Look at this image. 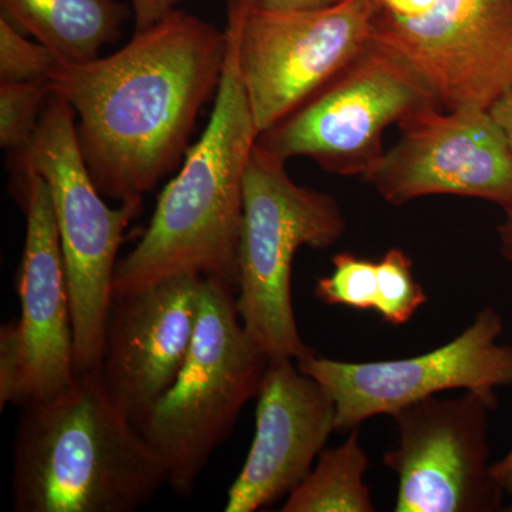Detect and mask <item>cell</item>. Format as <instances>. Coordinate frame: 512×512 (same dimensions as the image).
<instances>
[{
  "label": "cell",
  "mask_w": 512,
  "mask_h": 512,
  "mask_svg": "<svg viewBox=\"0 0 512 512\" xmlns=\"http://www.w3.org/2000/svg\"><path fill=\"white\" fill-rule=\"evenodd\" d=\"M29 403V372L19 320L0 326V409Z\"/></svg>",
  "instance_id": "obj_22"
},
{
  "label": "cell",
  "mask_w": 512,
  "mask_h": 512,
  "mask_svg": "<svg viewBox=\"0 0 512 512\" xmlns=\"http://www.w3.org/2000/svg\"><path fill=\"white\" fill-rule=\"evenodd\" d=\"M491 471L497 483L503 488L504 494L512 498V448L500 461L493 463Z\"/></svg>",
  "instance_id": "obj_27"
},
{
  "label": "cell",
  "mask_w": 512,
  "mask_h": 512,
  "mask_svg": "<svg viewBox=\"0 0 512 512\" xmlns=\"http://www.w3.org/2000/svg\"><path fill=\"white\" fill-rule=\"evenodd\" d=\"M202 279L178 275L113 296L99 372L111 399L136 426L183 369L197 326Z\"/></svg>",
  "instance_id": "obj_13"
},
{
  "label": "cell",
  "mask_w": 512,
  "mask_h": 512,
  "mask_svg": "<svg viewBox=\"0 0 512 512\" xmlns=\"http://www.w3.org/2000/svg\"><path fill=\"white\" fill-rule=\"evenodd\" d=\"M52 93L50 79L0 83V146L3 150L18 154L28 147Z\"/></svg>",
  "instance_id": "obj_18"
},
{
  "label": "cell",
  "mask_w": 512,
  "mask_h": 512,
  "mask_svg": "<svg viewBox=\"0 0 512 512\" xmlns=\"http://www.w3.org/2000/svg\"><path fill=\"white\" fill-rule=\"evenodd\" d=\"M23 174L40 175L52 195L69 288L77 375L100 367L113 279L126 229L141 202L111 208L84 161L76 116L60 94L47 100L35 136L16 154Z\"/></svg>",
  "instance_id": "obj_5"
},
{
  "label": "cell",
  "mask_w": 512,
  "mask_h": 512,
  "mask_svg": "<svg viewBox=\"0 0 512 512\" xmlns=\"http://www.w3.org/2000/svg\"><path fill=\"white\" fill-rule=\"evenodd\" d=\"M491 116L503 130L505 140L512 153V89L494 101L490 107Z\"/></svg>",
  "instance_id": "obj_26"
},
{
  "label": "cell",
  "mask_w": 512,
  "mask_h": 512,
  "mask_svg": "<svg viewBox=\"0 0 512 512\" xmlns=\"http://www.w3.org/2000/svg\"><path fill=\"white\" fill-rule=\"evenodd\" d=\"M504 220L498 225V241L505 261L512 265V207L504 210Z\"/></svg>",
  "instance_id": "obj_28"
},
{
  "label": "cell",
  "mask_w": 512,
  "mask_h": 512,
  "mask_svg": "<svg viewBox=\"0 0 512 512\" xmlns=\"http://www.w3.org/2000/svg\"><path fill=\"white\" fill-rule=\"evenodd\" d=\"M59 63L52 50L26 39L5 15L0 16V83L52 79Z\"/></svg>",
  "instance_id": "obj_21"
},
{
  "label": "cell",
  "mask_w": 512,
  "mask_h": 512,
  "mask_svg": "<svg viewBox=\"0 0 512 512\" xmlns=\"http://www.w3.org/2000/svg\"><path fill=\"white\" fill-rule=\"evenodd\" d=\"M400 128L396 146L363 175L384 201L458 195L512 207V153L490 109L431 107Z\"/></svg>",
  "instance_id": "obj_12"
},
{
  "label": "cell",
  "mask_w": 512,
  "mask_h": 512,
  "mask_svg": "<svg viewBox=\"0 0 512 512\" xmlns=\"http://www.w3.org/2000/svg\"><path fill=\"white\" fill-rule=\"evenodd\" d=\"M295 362L269 359L256 396L254 440L229 488L227 512H255L288 497L336 430L332 394Z\"/></svg>",
  "instance_id": "obj_14"
},
{
  "label": "cell",
  "mask_w": 512,
  "mask_h": 512,
  "mask_svg": "<svg viewBox=\"0 0 512 512\" xmlns=\"http://www.w3.org/2000/svg\"><path fill=\"white\" fill-rule=\"evenodd\" d=\"M373 43L406 64L440 109H490L512 89V0H437L373 20Z\"/></svg>",
  "instance_id": "obj_11"
},
{
  "label": "cell",
  "mask_w": 512,
  "mask_h": 512,
  "mask_svg": "<svg viewBox=\"0 0 512 512\" xmlns=\"http://www.w3.org/2000/svg\"><path fill=\"white\" fill-rule=\"evenodd\" d=\"M431 107L440 106L416 74L372 43L256 144L284 161L308 157L330 173L363 177L383 156L386 128Z\"/></svg>",
  "instance_id": "obj_7"
},
{
  "label": "cell",
  "mask_w": 512,
  "mask_h": 512,
  "mask_svg": "<svg viewBox=\"0 0 512 512\" xmlns=\"http://www.w3.org/2000/svg\"><path fill=\"white\" fill-rule=\"evenodd\" d=\"M16 427V512H133L168 484L163 458L111 399L99 369L23 407Z\"/></svg>",
  "instance_id": "obj_3"
},
{
  "label": "cell",
  "mask_w": 512,
  "mask_h": 512,
  "mask_svg": "<svg viewBox=\"0 0 512 512\" xmlns=\"http://www.w3.org/2000/svg\"><path fill=\"white\" fill-rule=\"evenodd\" d=\"M228 52L211 119L157 201L143 238L117 264L113 296L178 275L239 284L245 171L259 137L239 72L237 37Z\"/></svg>",
  "instance_id": "obj_2"
},
{
  "label": "cell",
  "mask_w": 512,
  "mask_h": 512,
  "mask_svg": "<svg viewBox=\"0 0 512 512\" xmlns=\"http://www.w3.org/2000/svg\"><path fill=\"white\" fill-rule=\"evenodd\" d=\"M183 0H130L136 32L156 25L158 20L177 9Z\"/></svg>",
  "instance_id": "obj_24"
},
{
  "label": "cell",
  "mask_w": 512,
  "mask_h": 512,
  "mask_svg": "<svg viewBox=\"0 0 512 512\" xmlns=\"http://www.w3.org/2000/svg\"><path fill=\"white\" fill-rule=\"evenodd\" d=\"M10 22L30 33L62 63L100 57L116 42L128 18L119 0H0Z\"/></svg>",
  "instance_id": "obj_16"
},
{
  "label": "cell",
  "mask_w": 512,
  "mask_h": 512,
  "mask_svg": "<svg viewBox=\"0 0 512 512\" xmlns=\"http://www.w3.org/2000/svg\"><path fill=\"white\" fill-rule=\"evenodd\" d=\"M495 394L464 390L430 396L393 414L396 447L383 457L399 480L396 512H493L504 491L490 463V413Z\"/></svg>",
  "instance_id": "obj_9"
},
{
  "label": "cell",
  "mask_w": 512,
  "mask_h": 512,
  "mask_svg": "<svg viewBox=\"0 0 512 512\" xmlns=\"http://www.w3.org/2000/svg\"><path fill=\"white\" fill-rule=\"evenodd\" d=\"M345 231L333 195L296 184L286 161L256 144L245 171L237 306L269 359L298 360L311 352L293 309V259L302 247H333Z\"/></svg>",
  "instance_id": "obj_6"
},
{
  "label": "cell",
  "mask_w": 512,
  "mask_h": 512,
  "mask_svg": "<svg viewBox=\"0 0 512 512\" xmlns=\"http://www.w3.org/2000/svg\"><path fill=\"white\" fill-rule=\"evenodd\" d=\"M503 333V316L494 306H485L456 339L424 355L352 363L311 350L296 365L332 394L336 430L350 431L439 393L495 394L512 386V346L500 343Z\"/></svg>",
  "instance_id": "obj_10"
},
{
  "label": "cell",
  "mask_w": 512,
  "mask_h": 512,
  "mask_svg": "<svg viewBox=\"0 0 512 512\" xmlns=\"http://www.w3.org/2000/svg\"><path fill=\"white\" fill-rule=\"evenodd\" d=\"M25 180L26 237L19 268L18 320L28 362L30 404L63 393L77 373L72 309L52 195L40 175L25 174Z\"/></svg>",
  "instance_id": "obj_15"
},
{
  "label": "cell",
  "mask_w": 512,
  "mask_h": 512,
  "mask_svg": "<svg viewBox=\"0 0 512 512\" xmlns=\"http://www.w3.org/2000/svg\"><path fill=\"white\" fill-rule=\"evenodd\" d=\"M228 15H242L251 10L261 12H299V10H312L328 8L342 0H224Z\"/></svg>",
  "instance_id": "obj_23"
},
{
  "label": "cell",
  "mask_w": 512,
  "mask_h": 512,
  "mask_svg": "<svg viewBox=\"0 0 512 512\" xmlns=\"http://www.w3.org/2000/svg\"><path fill=\"white\" fill-rule=\"evenodd\" d=\"M269 357L239 316L231 286L202 279L197 326L173 386L137 424L163 458L168 485L190 497L208 461L258 396Z\"/></svg>",
  "instance_id": "obj_4"
},
{
  "label": "cell",
  "mask_w": 512,
  "mask_h": 512,
  "mask_svg": "<svg viewBox=\"0 0 512 512\" xmlns=\"http://www.w3.org/2000/svg\"><path fill=\"white\" fill-rule=\"evenodd\" d=\"M376 18L410 19L429 10L437 0H370Z\"/></svg>",
  "instance_id": "obj_25"
},
{
  "label": "cell",
  "mask_w": 512,
  "mask_h": 512,
  "mask_svg": "<svg viewBox=\"0 0 512 512\" xmlns=\"http://www.w3.org/2000/svg\"><path fill=\"white\" fill-rule=\"evenodd\" d=\"M227 52L225 30L175 9L110 56L59 63L53 92L72 107L104 198L143 201L173 173L202 107L217 96Z\"/></svg>",
  "instance_id": "obj_1"
},
{
  "label": "cell",
  "mask_w": 512,
  "mask_h": 512,
  "mask_svg": "<svg viewBox=\"0 0 512 512\" xmlns=\"http://www.w3.org/2000/svg\"><path fill=\"white\" fill-rule=\"evenodd\" d=\"M369 458L359 430L338 447L323 448L311 473L286 497L282 512H373L365 483Z\"/></svg>",
  "instance_id": "obj_17"
},
{
  "label": "cell",
  "mask_w": 512,
  "mask_h": 512,
  "mask_svg": "<svg viewBox=\"0 0 512 512\" xmlns=\"http://www.w3.org/2000/svg\"><path fill=\"white\" fill-rule=\"evenodd\" d=\"M370 0L299 12L228 15L259 133L325 89L373 43Z\"/></svg>",
  "instance_id": "obj_8"
},
{
  "label": "cell",
  "mask_w": 512,
  "mask_h": 512,
  "mask_svg": "<svg viewBox=\"0 0 512 512\" xmlns=\"http://www.w3.org/2000/svg\"><path fill=\"white\" fill-rule=\"evenodd\" d=\"M426 302V292L413 275L412 259L402 249H389L377 262L375 311L387 325L403 326Z\"/></svg>",
  "instance_id": "obj_19"
},
{
  "label": "cell",
  "mask_w": 512,
  "mask_h": 512,
  "mask_svg": "<svg viewBox=\"0 0 512 512\" xmlns=\"http://www.w3.org/2000/svg\"><path fill=\"white\" fill-rule=\"evenodd\" d=\"M332 265V274L316 282V298L330 306H346L357 311L375 309L377 262L340 252L333 256Z\"/></svg>",
  "instance_id": "obj_20"
}]
</instances>
